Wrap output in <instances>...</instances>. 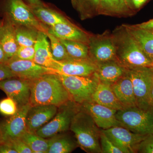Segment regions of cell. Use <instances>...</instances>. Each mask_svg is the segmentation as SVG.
I'll return each instance as SVG.
<instances>
[{"label":"cell","mask_w":153,"mask_h":153,"mask_svg":"<svg viewBox=\"0 0 153 153\" xmlns=\"http://www.w3.org/2000/svg\"><path fill=\"white\" fill-rule=\"evenodd\" d=\"M91 100L117 111L124 108L116 96L111 85L100 82L92 96Z\"/></svg>","instance_id":"cell-23"},{"label":"cell","mask_w":153,"mask_h":153,"mask_svg":"<svg viewBox=\"0 0 153 153\" xmlns=\"http://www.w3.org/2000/svg\"><path fill=\"white\" fill-rule=\"evenodd\" d=\"M8 60L2 47L0 44V63H5Z\"/></svg>","instance_id":"cell-42"},{"label":"cell","mask_w":153,"mask_h":153,"mask_svg":"<svg viewBox=\"0 0 153 153\" xmlns=\"http://www.w3.org/2000/svg\"><path fill=\"white\" fill-rule=\"evenodd\" d=\"M4 143L8 144L17 153H33L29 147L20 138L8 140Z\"/></svg>","instance_id":"cell-35"},{"label":"cell","mask_w":153,"mask_h":153,"mask_svg":"<svg viewBox=\"0 0 153 153\" xmlns=\"http://www.w3.org/2000/svg\"><path fill=\"white\" fill-rule=\"evenodd\" d=\"M18 109L16 102L10 97H7L0 101V113L4 115L10 117L13 115Z\"/></svg>","instance_id":"cell-32"},{"label":"cell","mask_w":153,"mask_h":153,"mask_svg":"<svg viewBox=\"0 0 153 153\" xmlns=\"http://www.w3.org/2000/svg\"><path fill=\"white\" fill-rule=\"evenodd\" d=\"M71 100L57 73H47L30 80V102L32 106L52 105L59 107Z\"/></svg>","instance_id":"cell-1"},{"label":"cell","mask_w":153,"mask_h":153,"mask_svg":"<svg viewBox=\"0 0 153 153\" xmlns=\"http://www.w3.org/2000/svg\"><path fill=\"white\" fill-rule=\"evenodd\" d=\"M0 14L3 19L8 20L14 26H28L47 32V29L41 25L24 0H0Z\"/></svg>","instance_id":"cell-4"},{"label":"cell","mask_w":153,"mask_h":153,"mask_svg":"<svg viewBox=\"0 0 153 153\" xmlns=\"http://www.w3.org/2000/svg\"><path fill=\"white\" fill-rule=\"evenodd\" d=\"M123 25L143 52L153 62V30L141 29L135 25Z\"/></svg>","instance_id":"cell-22"},{"label":"cell","mask_w":153,"mask_h":153,"mask_svg":"<svg viewBox=\"0 0 153 153\" xmlns=\"http://www.w3.org/2000/svg\"><path fill=\"white\" fill-rule=\"evenodd\" d=\"M33 14L39 22L49 27L61 23L69 22L60 13L50 8L46 4L30 7Z\"/></svg>","instance_id":"cell-25"},{"label":"cell","mask_w":153,"mask_h":153,"mask_svg":"<svg viewBox=\"0 0 153 153\" xmlns=\"http://www.w3.org/2000/svg\"><path fill=\"white\" fill-rule=\"evenodd\" d=\"M3 143V136L1 131V128H0V143Z\"/></svg>","instance_id":"cell-45"},{"label":"cell","mask_w":153,"mask_h":153,"mask_svg":"<svg viewBox=\"0 0 153 153\" xmlns=\"http://www.w3.org/2000/svg\"><path fill=\"white\" fill-rule=\"evenodd\" d=\"M89 114L80 107L72 118L70 130L78 146L89 153H102L99 129Z\"/></svg>","instance_id":"cell-3"},{"label":"cell","mask_w":153,"mask_h":153,"mask_svg":"<svg viewBox=\"0 0 153 153\" xmlns=\"http://www.w3.org/2000/svg\"><path fill=\"white\" fill-rule=\"evenodd\" d=\"M52 56L56 61H61L70 58L64 45L58 38L47 32Z\"/></svg>","instance_id":"cell-31"},{"label":"cell","mask_w":153,"mask_h":153,"mask_svg":"<svg viewBox=\"0 0 153 153\" xmlns=\"http://www.w3.org/2000/svg\"><path fill=\"white\" fill-rule=\"evenodd\" d=\"M100 134V144L102 153H123L101 130Z\"/></svg>","instance_id":"cell-33"},{"label":"cell","mask_w":153,"mask_h":153,"mask_svg":"<svg viewBox=\"0 0 153 153\" xmlns=\"http://www.w3.org/2000/svg\"><path fill=\"white\" fill-rule=\"evenodd\" d=\"M47 32L60 40L76 41L86 44H88L90 36L70 21L49 27Z\"/></svg>","instance_id":"cell-17"},{"label":"cell","mask_w":153,"mask_h":153,"mask_svg":"<svg viewBox=\"0 0 153 153\" xmlns=\"http://www.w3.org/2000/svg\"><path fill=\"white\" fill-rule=\"evenodd\" d=\"M0 153H17L7 144L5 143H0Z\"/></svg>","instance_id":"cell-39"},{"label":"cell","mask_w":153,"mask_h":153,"mask_svg":"<svg viewBox=\"0 0 153 153\" xmlns=\"http://www.w3.org/2000/svg\"><path fill=\"white\" fill-rule=\"evenodd\" d=\"M96 63L90 59L70 58L56 61L52 69L57 74L71 76H90L95 73Z\"/></svg>","instance_id":"cell-11"},{"label":"cell","mask_w":153,"mask_h":153,"mask_svg":"<svg viewBox=\"0 0 153 153\" xmlns=\"http://www.w3.org/2000/svg\"><path fill=\"white\" fill-rule=\"evenodd\" d=\"M14 26L19 46H34L37 39L39 30L28 26Z\"/></svg>","instance_id":"cell-29"},{"label":"cell","mask_w":153,"mask_h":153,"mask_svg":"<svg viewBox=\"0 0 153 153\" xmlns=\"http://www.w3.org/2000/svg\"><path fill=\"white\" fill-rule=\"evenodd\" d=\"M4 25V19H0V38H1V35L2 31Z\"/></svg>","instance_id":"cell-44"},{"label":"cell","mask_w":153,"mask_h":153,"mask_svg":"<svg viewBox=\"0 0 153 153\" xmlns=\"http://www.w3.org/2000/svg\"><path fill=\"white\" fill-rule=\"evenodd\" d=\"M101 130L123 153H137L140 143L147 136L135 133L120 126Z\"/></svg>","instance_id":"cell-10"},{"label":"cell","mask_w":153,"mask_h":153,"mask_svg":"<svg viewBox=\"0 0 153 153\" xmlns=\"http://www.w3.org/2000/svg\"><path fill=\"white\" fill-rule=\"evenodd\" d=\"M58 74L71 100L79 105L91 100L92 96L99 82L94 74L90 76Z\"/></svg>","instance_id":"cell-7"},{"label":"cell","mask_w":153,"mask_h":153,"mask_svg":"<svg viewBox=\"0 0 153 153\" xmlns=\"http://www.w3.org/2000/svg\"><path fill=\"white\" fill-rule=\"evenodd\" d=\"M81 20L91 19L98 15L100 0H71Z\"/></svg>","instance_id":"cell-28"},{"label":"cell","mask_w":153,"mask_h":153,"mask_svg":"<svg viewBox=\"0 0 153 153\" xmlns=\"http://www.w3.org/2000/svg\"><path fill=\"white\" fill-rule=\"evenodd\" d=\"M82 109L90 115L97 126L102 129H106L114 126H122L117 119V110L101 105L91 100L80 105Z\"/></svg>","instance_id":"cell-13"},{"label":"cell","mask_w":153,"mask_h":153,"mask_svg":"<svg viewBox=\"0 0 153 153\" xmlns=\"http://www.w3.org/2000/svg\"><path fill=\"white\" fill-rule=\"evenodd\" d=\"M16 76L5 63H0V82Z\"/></svg>","instance_id":"cell-37"},{"label":"cell","mask_w":153,"mask_h":153,"mask_svg":"<svg viewBox=\"0 0 153 153\" xmlns=\"http://www.w3.org/2000/svg\"><path fill=\"white\" fill-rule=\"evenodd\" d=\"M35 53L34 46H19L16 54L11 58L33 61Z\"/></svg>","instance_id":"cell-34"},{"label":"cell","mask_w":153,"mask_h":153,"mask_svg":"<svg viewBox=\"0 0 153 153\" xmlns=\"http://www.w3.org/2000/svg\"><path fill=\"white\" fill-rule=\"evenodd\" d=\"M80 108V105L69 100L58 107L57 113L50 121L35 133L44 138L49 139L57 134L70 129L72 118Z\"/></svg>","instance_id":"cell-8"},{"label":"cell","mask_w":153,"mask_h":153,"mask_svg":"<svg viewBox=\"0 0 153 153\" xmlns=\"http://www.w3.org/2000/svg\"><path fill=\"white\" fill-rule=\"evenodd\" d=\"M3 19L4 25L0 38V44L9 60L16 54L19 46L16 38L15 26L8 20Z\"/></svg>","instance_id":"cell-24"},{"label":"cell","mask_w":153,"mask_h":153,"mask_svg":"<svg viewBox=\"0 0 153 153\" xmlns=\"http://www.w3.org/2000/svg\"><path fill=\"white\" fill-rule=\"evenodd\" d=\"M137 27L146 30H153V19L148 22L135 25Z\"/></svg>","instance_id":"cell-40"},{"label":"cell","mask_w":153,"mask_h":153,"mask_svg":"<svg viewBox=\"0 0 153 153\" xmlns=\"http://www.w3.org/2000/svg\"><path fill=\"white\" fill-rule=\"evenodd\" d=\"M30 7L44 5L45 4L41 0H24Z\"/></svg>","instance_id":"cell-41"},{"label":"cell","mask_w":153,"mask_h":153,"mask_svg":"<svg viewBox=\"0 0 153 153\" xmlns=\"http://www.w3.org/2000/svg\"><path fill=\"white\" fill-rule=\"evenodd\" d=\"M91 60L96 63L116 60V49L112 33L90 35L88 44Z\"/></svg>","instance_id":"cell-9"},{"label":"cell","mask_w":153,"mask_h":153,"mask_svg":"<svg viewBox=\"0 0 153 153\" xmlns=\"http://www.w3.org/2000/svg\"><path fill=\"white\" fill-rule=\"evenodd\" d=\"M59 40L64 45L70 57L77 59H90L88 44L76 41Z\"/></svg>","instance_id":"cell-30"},{"label":"cell","mask_w":153,"mask_h":153,"mask_svg":"<svg viewBox=\"0 0 153 153\" xmlns=\"http://www.w3.org/2000/svg\"><path fill=\"white\" fill-rule=\"evenodd\" d=\"M5 63L16 77L29 80L47 73H55L51 68L39 65L33 60L11 58Z\"/></svg>","instance_id":"cell-15"},{"label":"cell","mask_w":153,"mask_h":153,"mask_svg":"<svg viewBox=\"0 0 153 153\" xmlns=\"http://www.w3.org/2000/svg\"><path fill=\"white\" fill-rule=\"evenodd\" d=\"M0 89L16 102L18 108L30 103V80L13 77L0 82Z\"/></svg>","instance_id":"cell-14"},{"label":"cell","mask_w":153,"mask_h":153,"mask_svg":"<svg viewBox=\"0 0 153 153\" xmlns=\"http://www.w3.org/2000/svg\"><path fill=\"white\" fill-rule=\"evenodd\" d=\"M116 49V60L126 68L153 67V62L146 56L123 25L112 33Z\"/></svg>","instance_id":"cell-2"},{"label":"cell","mask_w":153,"mask_h":153,"mask_svg":"<svg viewBox=\"0 0 153 153\" xmlns=\"http://www.w3.org/2000/svg\"><path fill=\"white\" fill-rule=\"evenodd\" d=\"M20 139L29 147L33 153H48L49 139L44 138L27 130Z\"/></svg>","instance_id":"cell-27"},{"label":"cell","mask_w":153,"mask_h":153,"mask_svg":"<svg viewBox=\"0 0 153 153\" xmlns=\"http://www.w3.org/2000/svg\"><path fill=\"white\" fill-rule=\"evenodd\" d=\"M150 100L151 104L153 107V81L152 84V87H151L150 91Z\"/></svg>","instance_id":"cell-43"},{"label":"cell","mask_w":153,"mask_h":153,"mask_svg":"<svg viewBox=\"0 0 153 153\" xmlns=\"http://www.w3.org/2000/svg\"><path fill=\"white\" fill-rule=\"evenodd\" d=\"M57 110V106L52 105H31L26 119L27 130L36 132L53 118Z\"/></svg>","instance_id":"cell-16"},{"label":"cell","mask_w":153,"mask_h":153,"mask_svg":"<svg viewBox=\"0 0 153 153\" xmlns=\"http://www.w3.org/2000/svg\"><path fill=\"white\" fill-rule=\"evenodd\" d=\"M111 86L118 100L124 107L137 106L132 83L127 72Z\"/></svg>","instance_id":"cell-20"},{"label":"cell","mask_w":153,"mask_h":153,"mask_svg":"<svg viewBox=\"0 0 153 153\" xmlns=\"http://www.w3.org/2000/svg\"><path fill=\"white\" fill-rule=\"evenodd\" d=\"M129 7L132 10L136 13L143 7L149 0H127Z\"/></svg>","instance_id":"cell-38"},{"label":"cell","mask_w":153,"mask_h":153,"mask_svg":"<svg viewBox=\"0 0 153 153\" xmlns=\"http://www.w3.org/2000/svg\"><path fill=\"white\" fill-rule=\"evenodd\" d=\"M135 13L127 0H100L98 15L121 18L131 16Z\"/></svg>","instance_id":"cell-21"},{"label":"cell","mask_w":153,"mask_h":153,"mask_svg":"<svg viewBox=\"0 0 153 153\" xmlns=\"http://www.w3.org/2000/svg\"><path fill=\"white\" fill-rule=\"evenodd\" d=\"M116 117L123 127L133 132L141 135L153 134V108L124 107L117 111Z\"/></svg>","instance_id":"cell-5"},{"label":"cell","mask_w":153,"mask_h":153,"mask_svg":"<svg viewBox=\"0 0 153 153\" xmlns=\"http://www.w3.org/2000/svg\"><path fill=\"white\" fill-rule=\"evenodd\" d=\"M57 135L49 138L48 153H69L77 147V142L71 136L63 134Z\"/></svg>","instance_id":"cell-26"},{"label":"cell","mask_w":153,"mask_h":153,"mask_svg":"<svg viewBox=\"0 0 153 153\" xmlns=\"http://www.w3.org/2000/svg\"><path fill=\"white\" fill-rule=\"evenodd\" d=\"M137 153H153V134L147 135L140 143Z\"/></svg>","instance_id":"cell-36"},{"label":"cell","mask_w":153,"mask_h":153,"mask_svg":"<svg viewBox=\"0 0 153 153\" xmlns=\"http://www.w3.org/2000/svg\"><path fill=\"white\" fill-rule=\"evenodd\" d=\"M152 69H153V67H152Z\"/></svg>","instance_id":"cell-46"},{"label":"cell","mask_w":153,"mask_h":153,"mask_svg":"<svg viewBox=\"0 0 153 153\" xmlns=\"http://www.w3.org/2000/svg\"><path fill=\"white\" fill-rule=\"evenodd\" d=\"M30 103L19 108L17 112L0 124L3 142L8 140L20 138L27 131L26 119Z\"/></svg>","instance_id":"cell-12"},{"label":"cell","mask_w":153,"mask_h":153,"mask_svg":"<svg viewBox=\"0 0 153 153\" xmlns=\"http://www.w3.org/2000/svg\"><path fill=\"white\" fill-rule=\"evenodd\" d=\"M34 47L35 53L33 61L39 65L52 69L55 60L52 56L47 32L39 31Z\"/></svg>","instance_id":"cell-19"},{"label":"cell","mask_w":153,"mask_h":153,"mask_svg":"<svg viewBox=\"0 0 153 153\" xmlns=\"http://www.w3.org/2000/svg\"><path fill=\"white\" fill-rule=\"evenodd\" d=\"M127 74L132 83L137 106L143 109L153 108L150 100L151 89L153 81L152 67L127 68Z\"/></svg>","instance_id":"cell-6"},{"label":"cell","mask_w":153,"mask_h":153,"mask_svg":"<svg viewBox=\"0 0 153 153\" xmlns=\"http://www.w3.org/2000/svg\"><path fill=\"white\" fill-rule=\"evenodd\" d=\"M127 68L117 60L97 63L94 75L100 82L111 85L126 73Z\"/></svg>","instance_id":"cell-18"}]
</instances>
